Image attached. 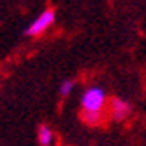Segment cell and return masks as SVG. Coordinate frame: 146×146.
<instances>
[{
	"label": "cell",
	"mask_w": 146,
	"mask_h": 146,
	"mask_svg": "<svg viewBox=\"0 0 146 146\" xmlns=\"http://www.w3.org/2000/svg\"><path fill=\"white\" fill-rule=\"evenodd\" d=\"M105 107H109L107 94L100 86H91L80 96L82 121L89 127H98L105 118Z\"/></svg>",
	"instance_id": "cell-1"
},
{
	"label": "cell",
	"mask_w": 146,
	"mask_h": 146,
	"mask_svg": "<svg viewBox=\"0 0 146 146\" xmlns=\"http://www.w3.org/2000/svg\"><path fill=\"white\" fill-rule=\"evenodd\" d=\"M54 23H55V11L52 7H46V9H43L38 16L27 25L25 36H29V38H38V36L48 32Z\"/></svg>",
	"instance_id": "cell-2"
},
{
	"label": "cell",
	"mask_w": 146,
	"mask_h": 146,
	"mask_svg": "<svg viewBox=\"0 0 146 146\" xmlns=\"http://www.w3.org/2000/svg\"><path fill=\"white\" fill-rule=\"evenodd\" d=\"M107 112L114 121H125L128 116L132 114V107H130V104L127 100H123V98H112L109 102Z\"/></svg>",
	"instance_id": "cell-3"
},
{
	"label": "cell",
	"mask_w": 146,
	"mask_h": 146,
	"mask_svg": "<svg viewBox=\"0 0 146 146\" xmlns=\"http://www.w3.org/2000/svg\"><path fill=\"white\" fill-rule=\"evenodd\" d=\"M36 137H38L39 146H52L55 141V134L48 125H39L38 132H36Z\"/></svg>",
	"instance_id": "cell-4"
},
{
	"label": "cell",
	"mask_w": 146,
	"mask_h": 146,
	"mask_svg": "<svg viewBox=\"0 0 146 146\" xmlns=\"http://www.w3.org/2000/svg\"><path fill=\"white\" fill-rule=\"evenodd\" d=\"M73 89H75V80L73 78H64L59 84V96L61 98H68L73 93Z\"/></svg>",
	"instance_id": "cell-5"
}]
</instances>
